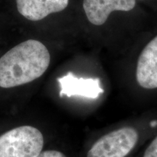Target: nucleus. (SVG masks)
Instances as JSON below:
<instances>
[{"mask_svg": "<svg viewBox=\"0 0 157 157\" xmlns=\"http://www.w3.org/2000/svg\"><path fill=\"white\" fill-rule=\"evenodd\" d=\"M50 52L38 40L16 45L0 58V87L12 88L33 82L49 67Z\"/></svg>", "mask_w": 157, "mask_h": 157, "instance_id": "f257e3e1", "label": "nucleus"}, {"mask_svg": "<svg viewBox=\"0 0 157 157\" xmlns=\"http://www.w3.org/2000/svg\"><path fill=\"white\" fill-rule=\"evenodd\" d=\"M156 132V119H150L141 128L126 126L113 129L94 143L87 157H127Z\"/></svg>", "mask_w": 157, "mask_h": 157, "instance_id": "f03ea898", "label": "nucleus"}, {"mask_svg": "<svg viewBox=\"0 0 157 157\" xmlns=\"http://www.w3.org/2000/svg\"><path fill=\"white\" fill-rule=\"evenodd\" d=\"M43 146V135L34 127H18L0 135V157H38Z\"/></svg>", "mask_w": 157, "mask_h": 157, "instance_id": "7ed1b4c3", "label": "nucleus"}, {"mask_svg": "<svg viewBox=\"0 0 157 157\" xmlns=\"http://www.w3.org/2000/svg\"><path fill=\"white\" fill-rule=\"evenodd\" d=\"M136 81L145 90L157 89V36L143 48L136 67Z\"/></svg>", "mask_w": 157, "mask_h": 157, "instance_id": "20e7f679", "label": "nucleus"}, {"mask_svg": "<svg viewBox=\"0 0 157 157\" xmlns=\"http://www.w3.org/2000/svg\"><path fill=\"white\" fill-rule=\"evenodd\" d=\"M58 82L60 88V97L82 96L95 99L103 93L98 78H78L72 72H68L65 76L58 78Z\"/></svg>", "mask_w": 157, "mask_h": 157, "instance_id": "39448f33", "label": "nucleus"}, {"mask_svg": "<svg viewBox=\"0 0 157 157\" xmlns=\"http://www.w3.org/2000/svg\"><path fill=\"white\" fill-rule=\"evenodd\" d=\"M135 4V0H84L83 8L92 24L101 25L113 11H130Z\"/></svg>", "mask_w": 157, "mask_h": 157, "instance_id": "423d86ee", "label": "nucleus"}, {"mask_svg": "<svg viewBox=\"0 0 157 157\" xmlns=\"http://www.w3.org/2000/svg\"><path fill=\"white\" fill-rule=\"evenodd\" d=\"M19 13L30 21H40L67 7L68 0H16Z\"/></svg>", "mask_w": 157, "mask_h": 157, "instance_id": "0eeeda50", "label": "nucleus"}, {"mask_svg": "<svg viewBox=\"0 0 157 157\" xmlns=\"http://www.w3.org/2000/svg\"><path fill=\"white\" fill-rule=\"evenodd\" d=\"M139 157H157V132L148 140Z\"/></svg>", "mask_w": 157, "mask_h": 157, "instance_id": "6e6552de", "label": "nucleus"}, {"mask_svg": "<svg viewBox=\"0 0 157 157\" xmlns=\"http://www.w3.org/2000/svg\"><path fill=\"white\" fill-rule=\"evenodd\" d=\"M38 157H66L63 153L58 151L54 150H48L42 151L39 155Z\"/></svg>", "mask_w": 157, "mask_h": 157, "instance_id": "1a4fd4ad", "label": "nucleus"}]
</instances>
